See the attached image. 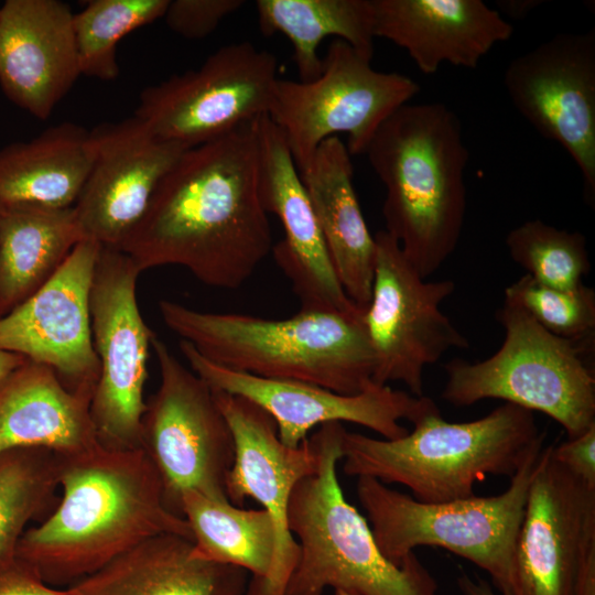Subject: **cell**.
Returning <instances> with one entry per match:
<instances>
[{"mask_svg": "<svg viewBox=\"0 0 595 595\" xmlns=\"http://www.w3.org/2000/svg\"><path fill=\"white\" fill-rule=\"evenodd\" d=\"M258 181L252 121L186 150L118 249L140 272L178 266L206 285L236 290L273 248Z\"/></svg>", "mask_w": 595, "mask_h": 595, "instance_id": "obj_1", "label": "cell"}, {"mask_svg": "<svg viewBox=\"0 0 595 595\" xmlns=\"http://www.w3.org/2000/svg\"><path fill=\"white\" fill-rule=\"evenodd\" d=\"M57 507L22 536L15 555L50 585H74L142 541L162 533L193 540L166 504L161 477L142 448L97 446L58 455Z\"/></svg>", "mask_w": 595, "mask_h": 595, "instance_id": "obj_2", "label": "cell"}, {"mask_svg": "<svg viewBox=\"0 0 595 595\" xmlns=\"http://www.w3.org/2000/svg\"><path fill=\"white\" fill-rule=\"evenodd\" d=\"M365 154L386 190L385 231L429 278L456 249L465 220L469 152L459 118L442 102L405 104Z\"/></svg>", "mask_w": 595, "mask_h": 595, "instance_id": "obj_3", "label": "cell"}, {"mask_svg": "<svg viewBox=\"0 0 595 595\" xmlns=\"http://www.w3.org/2000/svg\"><path fill=\"white\" fill-rule=\"evenodd\" d=\"M164 324L204 358L257 377L317 385L342 394L371 386L375 357L364 313L301 309L284 320L197 311L161 300Z\"/></svg>", "mask_w": 595, "mask_h": 595, "instance_id": "obj_4", "label": "cell"}, {"mask_svg": "<svg viewBox=\"0 0 595 595\" xmlns=\"http://www.w3.org/2000/svg\"><path fill=\"white\" fill-rule=\"evenodd\" d=\"M396 440L344 432L347 476L401 484L414 499L439 504L475 496L487 475L512 477L530 450L545 440L532 411L507 403L468 422H447L433 402Z\"/></svg>", "mask_w": 595, "mask_h": 595, "instance_id": "obj_5", "label": "cell"}, {"mask_svg": "<svg viewBox=\"0 0 595 595\" xmlns=\"http://www.w3.org/2000/svg\"><path fill=\"white\" fill-rule=\"evenodd\" d=\"M345 431L332 422L312 435L320 463L290 497L286 523L300 553L284 595H323L327 587L355 595H437L435 578L415 553L401 565L386 559L366 518L345 498L337 477Z\"/></svg>", "mask_w": 595, "mask_h": 595, "instance_id": "obj_6", "label": "cell"}, {"mask_svg": "<svg viewBox=\"0 0 595 595\" xmlns=\"http://www.w3.org/2000/svg\"><path fill=\"white\" fill-rule=\"evenodd\" d=\"M544 441L530 450L508 488L496 496L428 504L378 479L357 477V497L380 552L401 565L419 547L443 548L487 572L500 595H516V545Z\"/></svg>", "mask_w": 595, "mask_h": 595, "instance_id": "obj_7", "label": "cell"}, {"mask_svg": "<svg viewBox=\"0 0 595 595\" xmlns=\"http://www.w3.org/2000/svg\"><path fill=\"white\" fill-rule=\"evenodd\" d=\"M505 329L490 357L445 364L442 398L455 407L499 399L539 411L573 439L595 424L594 368L583 357L594 346L552 335L520 307L505 302L496 313Z\"/></svg>", "mask_w": 595, "mask_h": 595, "instance_id": "obj_8", "label": "cell"}, {"mask_svg": "<svg viewBox=\"0 0 595 595\" xmlns=\"http://www.w3.org/2000/svg\"><path fill=\"white\" fill-rule=\"evenodd\" d=\"M371 58L334 39L316 78H277L267 115L283 133L299 173L324 140L340 132L350 155L365 154L380 126L419 94L411 77L376 71Z\"/></svg>", "mask_w": 595, "mask_h": 595, "instance_id": "obj_9", "label": "cell"}, {"mask_svg": "<svg viewBox=\"0 0 595 595\" xmlns=\"http://www.w3.org/2000/svg\"><path fill=\"white\" fill-rule=\"evenodd\" d=\"M151 348L160 385L145 401L140 447L161 477L167 506L181 515L180 498L186 491L229 501L225 485L234 462V439L213 388L156 336Z\"/></svg>", "mask_w": 595, "mask_h": 595, "instance_id": "obj_10", "label": "cell"}, {"mask_svg": "<svg viewBox=\"0 0 595 595\" xmlns=\"http://www.w3.org/2000/svg\"><path fill=\"white\" fill-rule=\"evenodd\" d=\"M277 69L269 51L228 44L198 68L144 88L133 116L158 139L188 150L267 115Z\"/></svg>", "mask_w": 595, "mask_h": 595, "instance_id": "obj_11", "label": "cell"}, {"mask_svg": "<svg viewBox=\"0 0 595 595\" xmlns=\"http://www.w3.org/2000/svg\"><path fill=\"white\" fill-rule=\"evenodd\" d=\"M140 273L126 253L101 246L89 303L93 344L99 364L90 416L99 444L107 448H141L144 385L155 335L138 305Z\"/></svg>", "mask_w": 595, "mask_h": 595, "instance_id": "obj_12", "label": "cell"}, {"mask_svg": "<svg viewBox=\"0 0 595 595\" xmlns=\"http://www.w3.org/2000/svg\"><path fill=\"white\" fill-rule=\"evenodd\" d=\"M370 301L363 320L375 357L372 381H399L412 396H424V369L468 339L441 311L452 295V280L428 281L404 257L399 244L378 231Z\"/></svg>", "mask_w": 595, "mask_h": 595, "instance_id": "obj_13", "label": "cell"}, {"mask_svg": "<svg viewBox=\"0 0 595 595\" xmlns=\"http://www.w3.org/2000/svg\"><path fill=\"white\" fill-rule=\"evenodd\" d=\"M504 85L516 110L576 164L595 199V30L559 33L515 57Z\"/></svg>", "mask_w": 595, "mask_h": 595, "instance_id": "obj_14", "label": "cell"}, {"mask_svg": "<svg viewBox=\"0 0 595 595\" xmlns=\"http://www.w3.org/2000/svg\"><path fill=\"white\" fill-rule=\"evenodd\" d=\"M180 350L190 368L213 389L245 398L264 410L275 422L280 441L289 447H298L315 426L332 422H351L382 439H400L409 432L400 420L413 422L434 402L388 385L342 394L313 383L257 377L210 363L186 340L180 342Z\"/></svg>", "mask_w": 595, "mask_h": 595, "instance_id": "obj_15", "label": "cell"}, {"mask_svg": "<svg viewBox=\"0 0 595 595\" xmlns=\"http://www.w3.org/2000/svg\"><path fill=\"white\" fill-rule=\"evenodd\" d=\"M234 439V462L226 478V496L235 506L257 500L272 518L277 532L274 560L268 576L251 583L247 595H284L300 547L288 529L286 513L296 484L314 474L320 453L313 437L298 447L284 445L273 419L239 396L213 389Z\"/></svg>", "mask_w": 595, "mask_h": 595, "instance_id": "obj_16", "label": "cell"}, {"mask_svg": "<svg viewBox=\"0 0 595 595\" xmlns=\"http://www.w3.org/2000/svg\"><path fill=\"white\" fill-rule=\"evenodd\" d=\"M100 248L79 241L48 281L0 318V349L51 367L68 389L91 397L99 364L89 303Z\"/></svg>", "mask_w": 595, "mask_h": 595, "instance_id": "obj_17", "label": "cell"}, {"mask_svg": "<svg viewBox=\"0 0 595 595\" xmlns=\"http://www.w3.org/2000/svg\"><path fill=\"white\" fill-rule=\"evenodd\" d=\"M595 548V489L544 446L532 477L516 545V595H574Z\"/></svg>", "mask_w": 595, "mask_h": 595, "instance_id": "obj_18", "label": "cell"}, {"mask_svg": "<svg viewBox=\"0 0 595 595\" xmlns=\"http://www.w3.org/2000/svg\"><path fill=\"white\" fill-rule=\"evenodd\" d=\"M90 136L94 161L73 208L84 239L118 249L187 149L158 139L136 116L102 123Z\"/></svg>", "mask_w": 595, "mask_h": 595, "instance_id": "obj_19", "label": "cell"}, {"mask_svg": "<svg viewBox=\"0 0 595 595\" xmlns=\"http://www.w3.org/2000/svg\"><path fill=\"white\" fill-rule=\"evenodd\" d=\"M253 129L260 201L266 213L274 214L284 230V238L273 245L271 252L291 281L301 309L364 313L339 283L283 133L268 115L257 118Z\"/></svg>", "mask_w": 595, "mask_h": 595, "instance_id": "obj_20", "label": "cell"}, {"mask_svg": "<svg viewBox=\"0 0 595 595\" xmlns=\"http://www.w3.org/2000/svg\"><path fill=\"white\" fill-rule=\"evenodd\" d=\"M73 15L60 0H7L0 8L1 89L40 120L80 76Z\"/></svg>", "mask_w": 595, "mask_h": 595, "instance_id": "obj_21", "label": "cell"}, {"mask_svg": "<svg viewBox=\"0 0 595 595\" xmlns=\"http://www.w3.org/2000/svg\"><path fill=\"white\" fill-rule=\"evenodd\" d=\"M375 37L403 48L418 69L476 68L513 26L482 0H371Z\"/></svg>", "mask_w": 595, "mask_h": 595, "instance_id": "obj_22", "label": "cell"}, {"mask_svg": "<svg viewBox=\"0 0 595 595\" xmlns=\"http://www.w3.org/2000/svg\"><path fill=\"white\" fill-rule=\"evenodd\" d=\"M90 400L68 389L51 367L26 360L0 382V454L43 447L72 455L97 446Z\"/></svg>", "mask_w": 595, "mask_h": 595, "instance_id": "obj_23", "label": "cell"}, {"mask_svg": "<svg viewBox=\"0 0 595 595\" xmlns=\"http://www.w3.org/2000/svg\"><path fill=\"white\" fill-rule=\"evenodd\" d=\"M351 155L338 136L324 140L300 173L335 273L347 296L366 310L374 281L376 241L355 192Z\"/></svg>", "mask_w": 595, "mask_h": 595, "instance_id": "obj_24", "label": "cell"}, {"mask_svg": "<svg viewBox=\"0 0 595 595\" xmlns=\"http://www.w3.org/2000/svg\"><path fill=\"white\" fill-rule=\"evenodd\" d=\"M247 571L198 558L192 539L162 533L73 586L80 595H244Z\"/></svg>", "mask_w": 595, "mask_h": 595, "instance_id": "obj_25", "label": "cell"}, {"mask_svg": "<svg viewBox=\"0 0 595 595\" xmlns=\"http://www.w3.org/2000/svg\"><path fill=\"white\" fill-rule=\"evenodd\" d=\"M93 161L90 130L68 121L0 148V212L73 207Z\"/></svg>", "mask_w": 595, "mask_h": 595, "instance_id": "obj_26", "label": "cell"}, {"mask_svg": "<svg viewBox=\"0 0 595 595\" xmlns=\"http://www.w3.org/2000/svg\"><path fill=\"white\" fill-rule=\"evenodd\" d=\"M82 240L73 207L0 212V318L48 281Z\"/></svg>", "mask_w": 595, "mask_h": 595, "instance_id": "obj_27", "label": "cell"}, {"mask_svg": "<svg viewBox=\"0 0 595 595\" xmlns=\"http://www.w3.org/2000/svg\"><path fill=\"white\" fill-rule=\"evenodd\" d=\"M256 8L262 34L281 33L290 40L300 82L321 74L323 58L317 51L326 37L374 55L371 0H258Z\"/></svg>", "mask_w": 595, "mask_h": 595, "instance_id": "obj_28", "label": "cell"}, {"mask_svg": "<svg viewBox=\"0 0 595 595\" xmlns=\"http://www.w3.org/2000/svg\"><path fill=\"white\" fill-rule=\"evenodd\" d=\"M178 510L191 528L196 556L239 566L255 575L253 582L268 576L277 532L266 510L242 509L197 491L184 493Z\"/></svg>", "mask_w": 595, "mask_h": 595, "instance_id": "obj_29", "label": "cell"}, {"mask_svg": "<svg viewBox=\"0 0 595 595\" xmlns=\"http://www.w3.org/2000/svg\"><path fill=\"white\" fill-rule=\"evenodd\" d=\"M58 468V454L43 447L0 454V564L15 556L26 526L51 504Z\"/></svg>", "mask_w": 595, "mask_h": 595, "instance_id": "obj_30", "label": "cell"}, {"mask_svg": "<svg viewBox=\"0 0 595 595\" xmlns=\"http://www.w3.org/2000/svg\"><path fill=\"white\" fill-rule=\"evenodd\" d=\"M170 0H91L73 15L80 75L112 80L117 46L132 31L164 17Z\"/></svg>", "mask_w": 595, "mask_h": 595, "instance_id": "obj_31", "label": "cell"}, {"mask_svg": "<svg viewBox=\"0 0 595 595\" xmlns=\"http://www.w3.org/2000/svg\"><path fill=\"white\" fill-rule=\"evenodd\" d=\"M510 258L541 284L570 290L583 284L591 270L586 238L578 231L559 229L531 219L506 237Z\"/></svg>", "mask_w": 595, "mask_h": 595, "instance_id": "obj_32", "label": "cell"}, {"mask_svg": "<svg viewBox=\"0 0 595 595\" xmlns=\"http://www.w3.org/2000/svg\"><path fill=\"white\" fill-rule=\"evenodd\" d=\"M504 301L520 307L552 335L594 346L595 291L591 286L558 289L524 274L506 288Z\"/></svg>", "mask_w": 595, "mask_h": 595, "instance_id": "obj_33", "label": "cell"}, {"mask_svg": "<svg viewBox=\"0 0 595 595\" xmlns=\"http://www.w3.org/2000/svg\"><path fill=\"white\" fill-rule=\"evenodd\" d=\"M244 4V0H170L163 18L180 36L202 40Z\"/></svg>", "mask_w": 595, "mask_h": 595, "instance_id": "obj_34", "label": "cell"}, {"mask_svg": "<svg viewBox=\"0 0 595 595\" xmlns=\"http://www.w3.org/2000/svg\"><path fill=\"white\" fill-rule=\"evenodd\" d=\"M0 595H80L75 586L47 584L26 561L14 556L0 564Z\"/></svg>", "mask_w": 595, "mask_h": 595, "instance_id": "obj_35", "label": "cell"}, {"mask_svg": "<svg viewBox=\"0 0 595 595\" xmlns=\"http://www.w3.org/2000/svg\"><path fill=\"white\" fill-rule=\"evenodd\" d=\"M553 455L585 485L595 489V424L578 436L553 445Z\"/></svg>", "mask_w": 595, "mask_h": 595, "instance_id": "obj_36", "label": "cell"}, {"mask_svg": "<svg viewBox=\"0 0 595 595\" xmlns=\"http://www.w3.org/2000/svg\"><path fill=\"white\" fill-rule=\"evenodd\" d=\"M574 595H595V548L588 552L584 560Z\"/></svg>", "mask_w": 595, "mask_h": 595, "instance_id": "obj_37", "label": "cell"}, {"mask_svg": "<svg viewBox=\"0 0 595 595\" xmlns=\"http://www.w3.org/2000/svg\"><path fill=\"white\" fill-rule=\"evenodd\" d=\"M456 583L462 595H498L487 581L470 577L464 572L458 575Z\"/></svg>", "mask_w": 595, "mask_h": 595, "instance_id": "obj_38", "label": "cell"}, {"mask_svg": "<svg viewBox=\"0 0 595 595\" xmlns=\"http://www.w3.org/2000/svg\"><path fill=\"white\" fill-rule=\"evenodd\" d=\"M498 3H499L498 7L500 8L501 12H504V14L510 15L516 19H520L529 14L531 10L538 7L540 1L509 0V1H499Z\"/></svg>", "mask_w": 595, "mask_h": 595, "instance_id": "obj_39", "label": "cell"}, {"mask_svg": "<svg viewBox=\"0 0 595 595\" xmlns=\"http://www.w3.org/2000/svg\"><path fill=\"white\" fill-rule=\"evenodd\" d=\"M28 359L23 356L0 349V382Z\"/></svg>", "mask_w": 595, "mask_h": 595, "instance_id": "obj_40", "label": "cell"}, {"mask_svg": "<svg viewBox=\"0 0 595 595\" xmlns=\"http://www.w3.org/2000/svg\"><path fill=\"white\" fill-rule=\"evenodd\" d=\"M335 595H355L343 591H335Z\"/></svg>", "mask_w": 595, "mask_h": 595, "instance_id": "obj_41", "label": "cell"}]
</instances>
